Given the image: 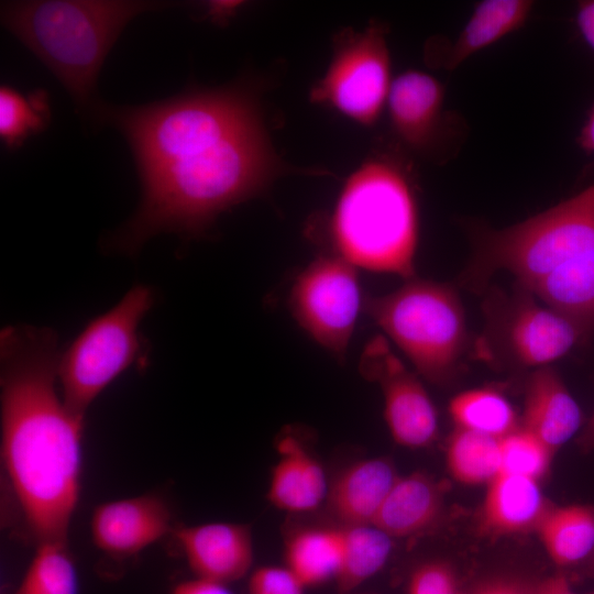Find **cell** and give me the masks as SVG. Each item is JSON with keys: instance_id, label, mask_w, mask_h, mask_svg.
<instances>
[{"instance_id": "cell-1", "label": "cell", "mask_w": 594, "mask_h": 594, "mask_svg": "<svg viewBox=\"0 0 594 594\" xmlns=\"http://www.w3.org/2000/svg\"><path fill=\"white\" fill-rule=\"evenodd\" d=\"M92 119L118 129L134 157L141 201L107 242L128 255L160 233L205 235L280 170L258 103L242 84L190 87L140 106L100 102Z\"/></svg>"}, {"instance_id": "cell-2", "label": "cell", "mask_w": 594, "mask_h": 594, "mask_svg": "<svg viewBox=\"0 0 594 594\" xmlns=\"http://www.w3.org/2000/svg\"><path fill=\"white\" fill-rule=\"evenodd\" d=\"M55 331L15 324L0 333L2 458L40 542H66L78 502L84 417L57 392Z\"/></svg>"}, {"instance_id": "cell-3", "label": "cell", "mask_w": 594, "mask_h": 594, "mask_svg": "<svg viewBox=\"0 0 594 594\" xmlns=\"http://www.w3.org/2000/svg\"><path fill=\"white\" fill-rule=\"evenodd\" d=\"M170 7L162 1L32 0L1 4V24L64 86L82 116L100 101L96 85L110 50L139 14Z\"/></svg>"}, {"instance_id": "cell-4", "label": "cell", "mask_w": 594, "mask_h": 594, "mask_svg": "<svg viewBox=\"0 0 594 594\" xmlns=\"http://www.w3.org/2000/svg\"><path fill=\"white\" fill-rule=\"evenodd\" d=\"M330 227L336 254L354 267L413 278L418 210L410 180L399 164L372 158L352 173Z\"/></svg>"}, {"instance_id": "cell-5", "label": "cell", "mask_w": 594, "mask_h": 594, "mask_svg": "<svg viewBox=\"0 0 594 594\" xmlns=\"http://www.w3.org/2000/svg\"><path fill=\"white\" fill-rule=\"evenodd\" d=\"M594 253V185L502 230L484 232L473 274L507 271L539 298L563 274Z\"/></svg>"}, {"instance_id": "cell-6", "label": "cell", "mask_w": 594, "mask_h": 594, "mask_svg": "<svg viewBox=\"0 0 594 594\" xmlns=\"http://www.w3.org/2000/svg\"><path fill=\"white\" fill-rule=\"evenodd\" d=\"M364 310L426 380L450 381L465 349L462 305L444 284L410 279L383 296H367Z\"/></svg>"}, {"instance_id": "cell-7", "label": "cell", "mask_w": 594, "mask_h": 594, "mask_svg": "<svg viewBox=\"0 0 594 594\" xmlns=\"http://www.w3.org/2000/svg\"><path fill=\"white\" fill-rule=\"evenodd\" d=\"M154 298L150 287H132L62 351L58 384L72 411L85 418L87 409L110 383L145 360L140 324L154 305Z\"/></svg>"}, {"instance_id": "cell-8", "label": "cell", "mask_w": 594, "mask_h": 594, "mask_svg": "<svg viewBox=\"0 0 594 594\" xmlns=\"http://www.w3.org/2000/svg\"><path fill=\"white\" fill-rule=\"evenodd\" d=\"M392 81L385 30L372 23L339 41L327 72L310 91V99L371 127L387 103Z\"/></svg>"}, {"instance_id": "cell-9", "label": "cell", "mask_w": 594, "mask_h": 594, "mask_svg": "<svg viewBox=\"0 0 594 594\" xmlns=\"http://www.w3.org/2000/svg\"><path fill=\"white\" fill-rule=\"evenodd\" d=\"M356 267L339 255L312 261L288 298L297 323L323 349L344 360L362 305Z\"/></svg>"}, {"instance_id": "cell-10", "label": "cell", "mask_w": 594, "mask_h": 594, "mask_svg": "<svg viewBox=\"0 0 594 594\" xmlns=\"http://www.w3.org/2000/svg\"><path fill=\"white\" fill-rule=\"evenodd\" d=\"M362 375L378 383L384 418L393 440L402 447L421 449L438 436L436 407L421 382L409 372L382 336L372 338L361 359Z\"/></svg>"}, {"instance_id": "cell-11", "label": "cell", "mask_w": 594, "mask_h": 594, "mask_svg": "<svg viewBox=\"0 0 594 594\" xmlns=\"http://www.w3.org/2000/svg\"><path fill=\"white\" fill-rule=\"evenodd\" d=\"M170 529V513L158 496L146 494L98 505L91 516L95 546L113 557L139 553Z\"/></svg>"}, {"instance_id": "cell-12", "label": "cell", "mask_w": 594, "mask_h": 594, "mask_svg": "<svg viewBox=\"0 0 594 594\" xmlns=\"http://www.w3.org/2000/svg\"><path fill=\"white\" fill-rule=\"evenodd\" d=\"M175 538L195 578L229 585L252 568L253 537L246 525L213 521L183 526Z\"/></svg>"}, {"instance_id": "cell-13", "label": "cell", "mask_w": 594, "mask_h": 594, "mask_svg": "<svg viewBox=\"0 0 594 594\" xmlns=\"http://www.w3.org/2000/svg\"><path fill=\"white\" fill-rule=\"evenodd\" d=\"M505 338L518 363L540 369L564 356L586 336L572 320L538 305L525 292L510 310Z\"/></svg>"}, {"instance_id": "cell-14", "label": "cell", "mask_w": 594, "mask_h": 594, "mask_svg": "<svg viewBox=\"0 0 594 594\" xmlns=\"http://www.w3.org/2000/svg\"><path fill=\"white\" fill-rule=\"evenodd\" d=\"M552 506L538 481L499 473L486 485L477 518L479 535L494 539L537 532Z\"/></svg>"}, {"instance_id": "cell-15", "label": "cell", "mask_w": 594, "mask_h": 594, "mask_svg": "<svg viewBox=\"0 0 594 594\" xmlns=\"http://www.w3.org/2000/svg\"><path fill=\"white\" fill-rule=\"evenodd\" d=\"M582 424V410L560 375L551 366L536 369L526 385L520 426L556 453Z\"/></svg>"}, {"instance_id": "cell-16", "label": "cell", "mask_w": 594, "mask_h": 594, "mask_svg": "<svg viewBox=\"0 0 594 594\" xmlns=\"http://www.w3.org/2000/svg\"><path fill=\"white\" fill-rule=\"evenodd\" d=\"M443 100V85L432 75L416 69L399 74L386 103L393 130L408 146L427 147L439 128Z\"/></svg>"}, {"instance_id": "cell-17", "label": "cell", "mask_w": 594, "mask_h": 594, "mask_svg": "<svg viewBox=\"0 0 594 594\" xmlns=\"http://www.w3.org/2000/svg\"><path fill=\"white\" fill-rule=\"evenodd\" d=\"M278 459L274 464L267 490L270 503L287 513H307L327 499L328 485L321 464L304 443L286 435L277 444Z\"/></svg>"}, {"instance_id": "cell-18", "label": "cell", "mask_w": 594, "mask_h": 594, "mask_svg": "<svg viewBox=\"0 0 594 594\" xmlns=\"http://www.w3.org/2000/svg\"><path fill=\"white\" fill-rule=\"evenodd\" d=\"M399 474L386 458L360 460L334 480L327 501L340 526L373 522Z\"/></svg>"}, {"instance_id": "cell-19", "label": "cell", "mask_w": 594, "mask_h": 594, "mask_svg": "<svg viewBox=\"0 0 594 594\" xmlns=\"http://www.w3.org/2000/svg\"><path fill=\"white\" fill-rule=\"evenodd\" d=\"M446 487L422 472L399 475L372 525L392 539L408 538L429 529L439 519Z\"/></svg>"}, {"instance_id": "cell-20", "label": "cell", "mask_w": 594, "mask_h": 594, "mask_svg": "<svg viewBox=\"0 0 594 594\" xmlns=\"http://www.w3.org/2000/svg\"><path fill=\"white\" fill-rule=\"evenodd\" d=\"M531 0H484L477 3L449 47L443 66L455 69L474 54L521 29L531 15Z\"/></svg>"}, {"instance_id": "cell-21", "label": "cell", "mask_w": 594, "mask_h": 594, "mask_svg": "<svg viewBox=\"0 0 594 594\" xmlns=\"http://www.w3.org/2000/svg\"><path fill=\"white\" fill-rule=\"evenodd\" d=\"M536 534L556 565H578L594 552V507L553 505Z\"/></svg>"}, {"instance_id": "cell-22", "label": "cell", "mask_w": 594, "mask_h": 594, "mask_svg": "<svg viewBox=\"0 0 594 594\" xmlns=\"http://www.w3.org/2000/svg\"><path fill=\"white\" fill-rule=\"evenodd\" d=\"M338 528L340 565L334 581L340 594H352L384 568L394 539L371 524Z\"/></svg>"}, {"instance_id": "cell-23", "label": "cell", "mask_w": 594, "mask_h": 594, "mask_svg": "<svg viewBox=\"0 0 594 594\" xmlns=\"http://www.w3.org/2000/svg\"><path fill=\"white\" fill-rule=\"evenodd\" d=\"M285 566L306 586L336 579L340 565L339 528H309L293 535L285 547Z\"/></svg>"}, {"instance_id": "cell-24", "label": "cell", "mask_w": 594, "mask_h": 594, "mask_svg": "<svg viewBox=\"0 0 594 594\" xmlns=\"http://www.w3.org/2000/svg\"><path fill=\"white\" fill-rule=\"evenodd\" d=\"M446 465L460 484L487 485L501 472V439L455 427L447 441Z\"/></svg>"}, {"instance_id": "cell-25", "label": "cell", "mask_w": 594, "mask_h": 594, "mask_svg": "<svg viewBox=\"0 0 594 594\" xmlns=\"http://www.w3.org/2000/svg\"><path fill=\"white\" fill-rule=\"evenodd\" d=\"M457 428L502 439L520 427L510 402L493 388H475L454 396L449 404Z\"/></svg>"}, {"instance_id": "cell-26", "label": "cell", "mask_w": 594, "mask_h": 594, "mask_svg": "<svg viewBox=\"0 0 594 594\" xmlns=\"http://www.w3.org/2000/svg\"><path fill=\"white\" fill-rule=\"evenodd\" d=\"M75 563L66 542H40L14 594H78Z\"/></svg>"}, {"instance_id": "cell-27", "label": "cell", "mask_w": 594, "mask_h": 594, "mask_svg": "<svg viewBox=\"0 0 594 594\" xmlns=\"http://www.w3.org/2000/svg\"><path fill=\"white\" fill-rule=\"evenodd\" d=\"M50 100L46 91L36 89L24 95L2 85L0 88V136L11 150L42 130L50 121Z\"/></svg>"}, {"instance_id": "cell-28", "label": "cell", "mask_w": 594, "mask_h": 594, "mask_svg": "<svg viewBox=\"0 0 594 594\" xmlns=\"http://www.w3.org/2000/svg\"><path fill=\"white\" fill-rule=\"evenodd\" d=\"M554 452L521 426L501 439V472L542 480L550 471Z\"/></svg>"}, {"instance_id": "cell-29", "label": "cell", "mask_w": 594, "mask_h": 594, "mask_svg": "<svg viewBox=\"0 0 594 594\" xmlns=\"http://www.w3.org/2000/svg\"><path fill=\"white\" fill-rule=\"evenodd\" d=\"M407 594H465L455 569L443 560H428L410 573Z\"/></svg>"}, {"instance_id": "cell-30", "label": "cell", "mask_w": 594, "mask_h": 594, "mask_svg": "<svg viewBox=\"0 0 594 594\" xmlns=\"http://www.w3.org/2000/svg\"><path fill=\"white\" fill-rule=\"evenodd\" d=\"M306 586L285 565H263L249 578V594H305Z\"/></svg>"}, {"instance_id": "cell-31", "label": "cell", "mask_w": 594, "mask_h": 594, "mask_svg": "<svg viewBox=\"0 0 594 594\" xmlns=\"http://www.w3.org/2000/svg\"><path fill=\"white\" fill-rule=\"evenodd\" d=\"M465 594H538V583L514 576H493L479 582Z\"/></svg>"}, {"instance_id": "cell-32", "label": "cell", "mask_w": 594, "mask_h": 594, "mask_svg": "<svg viewBox=\"0 0 594 594\" xmlns=\"http://www.w3.org/2000/svg\"><path fill=\"white\" fill-rule=\"evenodd\" d=\"M170 594H233L227 584L194 578L178 583Z\"/></svg>"}, {"instance_id": "cell-33", "label": "cell", "mask_w": 594, "mask_h": 594, "mask_svg": "<svg viewBox=\"0 0 594 594\" xmlns=\"http://www.w3.org/2000/svg\"><path fill=\"white\" fill-rule=\"evenodd\" d=\"M575 22L581 36L594 52V0L578 3Z\"/></svg>"}, {"instance_id": "cell-34", "label": "cell", "mask_w": 594, "mask_h": 594, "mask_svg": "<svg viewBox=\"0 0 594 594\" xmlns=\"http://www.w3.org/2000/svg\"><path fill=\"white\" fill-rule=\"evenodd\" d=\"M538 594H574V592L568 578L563 573H557L538 582Z\"/></svg>"}, {"instance_id": "cell-35", "label": "cell", "mask_w": 594, "mask_h": 594, "mask_svg": "<svg viewBox=\"0 0 594 594\" xmlns=\"http://www.w3.org/2000/svg\"><path fill=\"white\" fill-rule=\"evenodd\" d=\"M240 6L239 1H210L206 4L205 13L215 22H224Z\"/></svg>"}, {"instance_id": "cell-36", "label": "cell", "mask_w": 594, "mask_h": 594, "mask_svg": "<svg viewBox=\"0 0 594 594\" xmlns=\"http://www.w3.org/2000/svg\"><path fill=\"white\" fill-rule=\"evenodd\" d=\"M578 141L583 151L594 155V103L581 128Z\"/></svg>"}, {"instance_id": "cell-37", "label": "cell", "mask_w": 594, "mask_h": 594, "mask_svg": "<svg viewBox=\"0 0 594 594\" xmlns=\"http://www.w3.org/2000/svg\"><path fill=\"white\" fill-rule=\"evenodd\" d=\"M580 446L586 451L594 450V414L580 436Z\"/></svg>"}, {"instance_id": "cell-38", "label": "cell", "mask_w": 594, "mask_h": 594, "mask_svg": "<svg viewBox=\"0 0 594 594\" xmlns=\"http://www.w3.org/2000/svg\"><path fill=\"white\" fill-rule=\"evenodd\" d=\"M588 594H594V592H591V593H588Z\"/></svg>"}]
</instances>
